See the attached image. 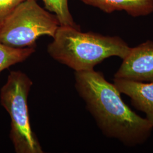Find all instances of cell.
Wrapping results in <instances>:
<instances>
[{
	"label": "cell",
	"instance_id": "cell-1",
	"mask_svg": "<svg viewBox=\"0 0 153 153\" xmlns=\"http://www.w3.org/2000/svg\"><path fill=\"white\" fill-rule=\"evenodd\" d=\"M74 76L77 92L106 137L128 147L148 140L153 126L124 103L115 85L108 82L102 73L93 69L75 71Z\"/></svg>",
	"mask_w": 153,
	"mask_h": 153
},
{
	"label": "cell",
	"instance_id": "cell-2",
	"mask_svg": "<svg viewBox=\"0 0 153 153\" xmlns=\"http://www.w3.org/2000/svg\"><path fill=\"white\" fill-rule=\"evenodd\" d=\"M131 47L117 36H104L93 32L83 33L80 28L60 26L47 52L55 60L75 71L93 70L110 57L122 60L129 53Z\"/></svg>",
	"mask_w": 153,
	"mask_h": 153
},
{
	"label": "cell",
	"instance_id": "cell-3",
	"mask_svg": "<svg viewBox=\"0 0 153 153\" xmlns=\"http://www.w3.org/2000/svg\"><path fill=\"white\" fill-rule=\"evenodd\" d=\"M60 26L55 14L36 0H25L0 21V42L14 48L35 47L40 37L53 38Z\"/></svg>",
	"mask_w": 153,
	"mask_h": 153
},
{
	"label": "cell",
	"instance_id": "cell-4",
	"mask_svg": "<svg viewBox=\"0 0 153 153\" xmlns=\"http://www.w3.org/2000/svg\"><path fill=\"white\" fill-rule=\"evenodd\" d=\"M32 85L26 74L11 71L0 91L1 104L10 117V138L16 153H43L30 124L27 98Z\"/></svg>",
	"mask_w": 153,
	"mask_h": 153
},
{
	"label": "cell",
	"instance_id": "cell-5",
	"mask_svg": "<svg viewBox=\"0 0 153 153\" xmlns=\"http://www.w3.org/2000/svg\"><path fill=\"white\" fill-rule=\"evenodd\" d=\"M114 78L153 83V41L147 40L131 47Z\"/></svg>",
	"mask_w": 153,
	"mask_h": 153
},
{
	"label": "cell",
	"instance_id": "cell-6",
	"mask_svg": "<svg viewBox=\"0 0 153 153\" xmlns=\"http://www.w3.org/2000/svg\"><path fill=\"white\" fill-rule=\"evenodd\" d=\"M114 84L121 94L131 99L134 107L145 113L146 119L153 126V83L114 78Z\"/></svg>",
	"mask_w": 153,
	"mask_h": 153
},
{
	"label": "cell",
	"instance_id": "cell-7",
	"mask_svg": "<svg viewBox=\"0 0 153 153\" xmlns=\"http://www.w3.org/2000/svg\"><path fill=\"white\" fill-rule=\"evenodd\" d=\"M105 13L123 11L133 17L148 16L153 13V0H79Z\"/></svg>",
	"mask_w": 153,
	"mask_h": 153
},
{
	"label": "cell",
	"instance_id": "cell-8",
	"mask_svg": "<svg viewBox=\"0 0 153 153\" xmlns=\"http://www.w3.org/2000/svg\"><path fill=\"white\" fill-rule=\"evenodd\" d=\"M35 52V47L14 48L0 42V73L26 60Z\"/></svg>",
	"mask_w": 153,
	"mask_h": 153
},
{
	"label": "cell",
	"instance_id": "cell-9",
	"mask_svg": "<svg viewBox=\"0 0 153 153\" xmlns=\"http://www.w3.org/2000/svg\"><path fill=\"white\" fill-rule=\"evenodd\" d=\"M45 8L58 19L60 26L80 28L74 22L68 5V0H42Z\"/></svg>",
	"mask_w": 153,
	"mask_h": 153
},
{
	"label": "cell",
	"instance_id": "cell-10",
	"mask_svg": "<svg viewBox=\"0 0 153 153\" xmlns=\"http://www.w3.org/2000/svg\"><path fill=\"white\" fill-rule=\"evenodd\" d=\"M25 0H0V21Z\"/></svg>",
	"mask_w": 153,
	"mask_h": 153
}]
</instances>
